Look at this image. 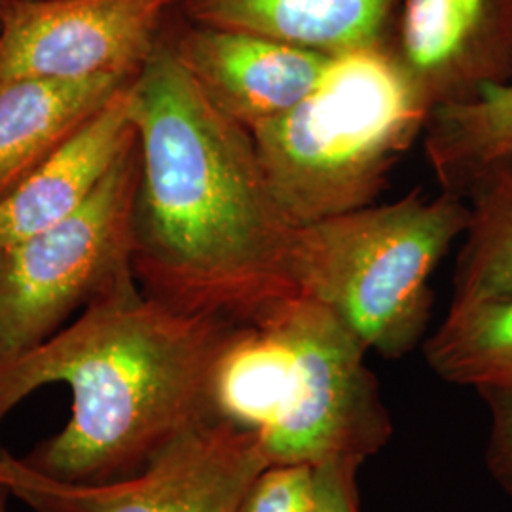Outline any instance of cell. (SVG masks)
Instances as JSON below:
<instances>
[{"label":"cell","mask_w":512,"mask_h":512,"mask_svg":"<svg viewBox=\"0 0 512 512\" xmlns=\"http://www.w3.org/2000/svg\"><path fill=\"white\" fill-rule=\"evenodd\" d=\"M129 114L141 152L131 251L141 291L234 325L300 296L296 226L275 203L253 135L207 99L165 27L131 84Z\"/></svg>","instance_id":"6da1fadb"},{"label":"cell","mask_w":512,"mask_h":512,"mask_svg":"<svg viewBox=\"0 0 512 512\" xmlns=\"http://www.w3.org/2000/svg\"><path fill=\"white\" fill-rule=\"evenodd\" d=\"M234 329L171 310L126 277L44 344L0 365V425L40 387L63 384L69 418L25 461L76 484L137 475L181 433L219 418L213 372Z\"/></svg>","instance_id":"7a4b0ae2"},{"label":"cell","mask_w":512,"mask_h":512,"mask_svg":"<svg viewBox=\"0 0 512 512\" xmlns=\"http://www.w3.org/2000/svg\"><path fill=\"white\" fill-rule=\"evenodd\" d=\"M366 351L325 304L289 298L232 330L213 372L215 414L260 433L272 465L365 463L393 435Z\"/></svg>","instance_id":"3957f363"},{"label":"cell","mask_w":512,"mask_h":512,"mask_svg":"<svg viewBox=\"0 0 512 512\" xmlns=\"http://www.w3.org/2000/svg\"><path fill=\"white\" fill-rule=\"evenodd\" d=\"M429 116L387 42L332 55L306 97L251 135L277 207L298 228L376 202Z\"/></svg>","instance_id":"277c9868"},{"label":"cell","mask_w":512,"mask_h":512,"mask_svg":"<svg viewBox=\"0 0 512 512\" xmlns=\"http://www.w3.org/2000/svg\"><path fill=\"white\" fill-rule=\"evenodd\" d=\"M469 220L467 202L420 190L296 228L300 291L334 311L366 349L403 359L425 336L431 277Z\"/></svg>","instance_id":"5b68a950"},{"label":"cell","mask_w":512,"mask_h":512,"mask_svg":"<svg viewBox=\"0 0 512 512\" xmlns=\"http://www.w3.org/2000/svg\"><path fill=\"white\" fill-rule=\"evenodd\" d=\"M139 141L76 213L0 255V365L38 348L131 277Z\"/></svg>","instance_id":"8992f818"},{"label":"cell","mask_w":512,"mask_h":512,"mask_svg":"<svg viewBox=\"0 0 512 512\" xmlns=\"http://www.w3.org/2000/svg\"><path fill=\"white\" fill-rule=\"evenodd\" d=\"M270 465L260 433L211 418L181 433L137 475L103 484L59 480L0 450V486L31 512H241Z\"/></svg>","instance_id":"52a82bcc"},{"label":"cell","mask_w":512,"mask_h":512,"mask_svg":"<svg viewBox=\"0 0 512 512\" xmlns=\"http://www.w3.org/2000/svg\"><path fill=\"white\" fill-rule=\"evenodd\" d=\"M177 0H8L0 88L27 80L137 78Z\"/></svg>","instance_id":"ba28073f"},{"label":"cell","mask_w":512,"mask_h":512,"mask_svg":"<svg viewBox=\"0 0 512 512\" xmlns=\"http://www.w3.org/2000/svg\"><path fill=\"white\" fill-rule=\"evenodd\" d=\"M389 48L431 107L512 80V0H403Z\"/></svg>","instance_id":"9c48e42d"},{"label":"cell","mask_w":512,"mask_h":512,"mask_svg":"<svg viewBox=\"0 0 512 512\" xmlns=\"http://www.w3.org/2000/svg\"><path fill=\"white\" fill-rule=\"evenodd\" d=\"M165 31L207 99L249 133L293 109L332 57L275 38L192 23L175 8Z\"/></svg>","instance_id":"30bf717a"},{"label":"cell","mask_w":512,"mask_h":512,"mask_svg":"<svg viewBox=\"0 0 512 512\" xmlns=\"http://www.w3.org/2000/svg\"><path fill=\"white\" fill-rule=\"evenodd\" d=\"M131 84L0 202V255L19 241L71 217L92 198L112 165L137 137L129 114Z\"/></svg>","instance_id":"8fae6325"},{"label":"cell","mask_w":512,"mask_h":512,"mask_svg":"<svg viewBox=\"0 0 512 512\" xmlns=\"http://www.w3.org/2000/svg\"><path fill=\"white\" fill-rule=\"evenodd\" d=\"M403 0H177L181 18L321 54L387 44Z\"/></svg>","instance_id":"7c38bea8"},{"label":"cell","mask_w":512,"mask_h":512,"mask_svg":"<svg viewBox=\"0 0 512 512\" xmlns=\"http://www.w3.org/2000/svg\"><path fill=\"white\" fill-rule=\"evenodd\" d=\"M133 80H27L0 88V202Z\"/></svg>","instance_id":"4fadbf2b"},{"label":"cell","mask_w":512,"mask_h":512,"mask_svg":"<svg viewBox=\"0 0 512 512\" xmlns=\"http://www.w3.org/2000/svg\"><path fill=\"white\" fill-rule=\"evenodd\" d=\"M463 200L469 220L463 232L452 306L512 296V150L478 169Z\"/></svg>","instance_id":"5bb4252c"},{"label":"cell","mask_w":512,"mask_h":512,"mask_svg":"<svg viewBox=\"0 0 512 512\" xmlns=\"http://www.w3.org/2000/svg\"><path fill=\"white\" fill-rule=\"evenodd\" d=\"M423 133L440 188L463 198L478 169L512 150V80L471 103L433 110Z\"/></svg>","instance_id":"9a60e30c"},{"label":"cell","mask_w":512,"mask_h":512,"mask_svg":"<svg viewBox=\"0 0 512 512\" xmlns=\"http://www.w3.org/2000/svg\"><path fill=\"white\" fill-rule=\"evenodd\" d=\"M423 351L431 370L450 384L512 387V296L450 306Z\"/></svg>","instance_id":"2e32d148"},{"label":"cell","mask_w":512,"mask_h":512,"mask_svg":"<svg viewBox=\"0 0 512 512\" xmlns=\"http://www.w3.org/2000/svg\"><path fill=\"white\" fill-rule=\"evenodd\" d=\"M313 482L311 465H270L258 476L241 512H310Z\"/></svg>","instance_id":"e0dca14e"},{"label":"cell","mask_w":512,"mask_h":512,"mask_svg":"<svg viewBox=\"0 0 512 512\" xmlns=\"http://www.w3.org/2000/svg\"><path fill=\"white\" fill-rule=\"evenodd\" d=\"M490 412L486 467L495 484L512 499V387L478 389Z\"/></svg>","instance_id":"ac0fdd59"},{"label":"cell","mask_w":512,"mask_h":512,"mask_svg":"<svg viewBox=\"0 0 512 512\" xmlns=\"http://www.w3.org/2000/svg\"><path fill=\"white\" fill-rule=\"evenodd\" d=\"M355 459H332L315 469L310 512H359Z\"/></svg>","instance_id":"d6986e66"},{"label":"cell","mask_w":512,"mask_h":512,"mask_svg":"<svg viewBox=\"0 0 512 512\" xmlns=\"http://www.w3.org/2000/svg\"><path fill=\"white\" fill-rule=\"evenodd\" d=\"M10 503H12L10 495L6 494V490L0 486V512H12Z\"/></svg>","instance_id":"ffe728a7"},{"label":"cell","mask_w":512,"mask_h":512,"mask_svg":"<svg viewBox=\"0 0 512 512\" xmlns=\"http://www.w3.org/2000/svg\"><path fill=\"white\" fill-rule=\"evenodd\" d=\"M6 2H8V0H0V14H2V10H4V6H6Z\"/></svg>","instance_id":"44dd1931"}]
</instances>
